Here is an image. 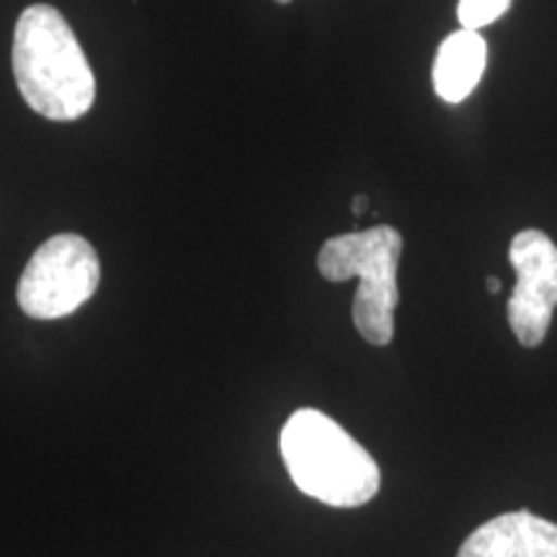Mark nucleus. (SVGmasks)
I'll list each match as a JSON object with an SVG mask.
<instances>
[{
    "instance_id": "1",
    "label": "nucleus",
    "mask_w": 557,
    "mask_h": 557,
    "mask_svg": "<svg viewBox=\"0 0 557 557\" xmlns=\"http://www.w3.org/2000/svg\"><path fill=\"white\" fill-rule=\"evenodd\" d=\"M13 75L26 107L52 122H75L96 101V75L58 9L29 5L13 32Z\"/></svg>"
},
{
    "instance_id": "2",
    "label": "nucleus",
    "mask_w": 557,
    "mask_h": 557,
    "mask_svg": "<svg viewBox=\"0 0 557 557\" xmlns=\"http://www.w3.org/2000/svg\"><path fill=\"white\" fill-rule=\"evenodd\" d=\"M278 449L287 472L305 496L336 508L364 506L377 496V462L344 426L315 408H299L287 418Z\"/></svg>"
},
{
    "instance_id": "3",
    "label": "nucleus",
    "mask_w": 557,
    "mask_h": 557,
    "mask_svg": "<svg viewBox=\"0 0 557 557\" xmlns=\"http://www.w3.org/2000/svg\"><path fill=\"white\" fill-rule=\"evenodd\" d=\"M400 253L403 235L389 225L336 235L325 240L318 253V271L323 278H359L351 315L359 336L372 346H387L395 336Z\"/></svg>"
},
{
    "instance_id": "4",
    "label": "nucleus",
    "mask_w": 557,
    "mask_h": 557,
    "mask_svg": "<svg viewBox=\"0 0 557 557\" xmlns=\"http://www.w3.org/2000/svg\"><path fill=\"white\" fill-rule=\"evenodd\" d=\"M101 263L96 248L75 233L41 243L18 278V308L34 320L73 315L96 295Z\"/></svg>"
},
{
    "instance_id": "5",
    "label": "nucleus",
    "mask_w": 557,
    "mask_h": 557,
    "mask_svg": "<svg viewBox=\"0 0 557 557\" xmlns=\"http://www.w3.org/2000/svg\"><path fill=\"white\" fill-rule=\"evenodd\" d=\"M508 261L517 271L508 325L521 346L534 348L545 341L557 308V246L542 230H521L508 246Z\"/></svg>"
},
{
    "instance_id": "6",
    "label": "nucleus",
    "mask_w": 557,
    "mask_h": 557,
    "mask_svg": "<svg viewBox=\"0 0 557 557\" xmlns=\"http://www.w3.org/2000/svg\"><path fill=\"white\" fill-rule=\"evenodd\" d=\"M457 557H557V524L532 511L500 513L478 527Z\"/></svg>"
},
{
    "instance_id": "7",
    "label": "nucleus",
    "mask_w": 557,
    "mask_h": 557,
    "mask_svg": "<svg viewBox=\"0 0 557 557\" xmlns=\"http://www.w3.org/2000/svg\"><path fill=\"white\" fill-rule=\"evenodd\" d=\"M487 65V41L480 32L459 29L438 45L431 81L442 101L462 103L480 86Z\"/></svg>"
},
{
    "instance_id": "8",
    "label": "nucleus",
    "mask_w": 557,
    "mask_h": 557,
    "mask_svg": "<svg viewBox=\"0 0 557 557\" xmlns=\"http://www.w3.org/2000/svg\"><path fill=\"white\" fill-rule=\"evenodd\" d=\"M513 0H459L457 18L462 29L480 32L483 26L498 21L504 13L511 9Z\"/></svg>"
},
{
    "instance_id": "9",
    "label": "nucleus",
    "mask_w": 557,
    "mask_h": 557,
    "mask_svg": "<svg viewBox=\"0 0 557 557\" xmlns=\"http://www.w3.org/2000/svg\"><path fill=\"white\" fill-rule=\"evenodd\" d=\"M367 205H369V199L364 197V194H357V197H354V214H361L367 209Z\"/></svg>"
},
{
    "instance_id": "10",
    "label": "nucleus",
    "mask_w": 557,
    "mask_h": 557,
    "mask_svg": "<svg viewBox=\"0 0 557 557\" xmlns=\"http://www.w3.org/2000/svg\"><path fill=\"white\" fill-rule=\"evenodd\" d=\"M485 287H487V292H491V295H498V292H500V278L498 276H487L485 278Z\"/></svg>"
},
{
    "instance_id": "11",
    "label": "nucleus",
    "mask_w": 557,
    "mask_h": 557,
    "mask_svg": "<svg viewBox=\"0 0 557 557\" xmlns=\"http://www.w3.org/2000/svg\"><path fill=\"white\" fill-rule=\"evenodd\" d=\"M274 3H278V5H287V3H292V0H274Z\"/></svg>"
}]
</instances>
